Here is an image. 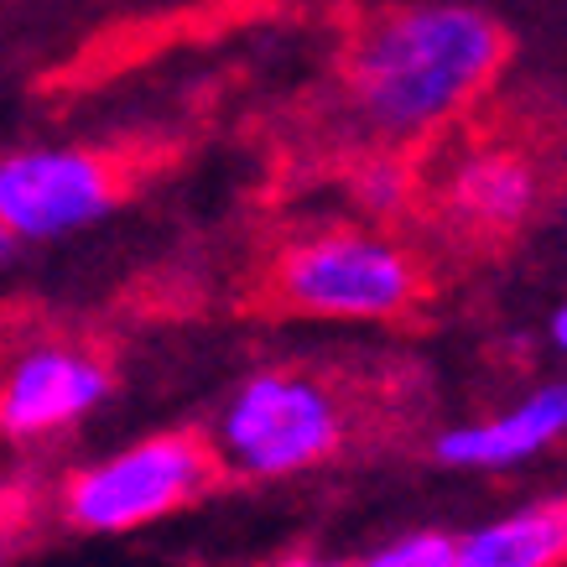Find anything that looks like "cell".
<instances>
[{
  "instance_id": "obj_14",
  "label": "cell",
  "mask_w": 567,
  "mask_h": 567,
  "mask_svg": "<svg viewBox=\"0 0 567 567\" xmlns=\"http://www.w3.org/2000/svg\"><path fill=\"white\" fill-rule=\"evenodd\" d=\"M281 567H339V563H281Z\"/></svg>"
},
{
  "instance_id": "obj_12",
  "label": "cell",
  "mask_w": 567,
  "mask_h": 567,
  "mask_svg": "<svg viewBox=\"0 0 567 567\" xmlns=\"http://www.w3.org/2000/svg\"><path fill=\"white\" fill-rule=\"evenodd\" d=\"M551 344H557V349L567 344V312H563V308L551 312Z\"/></svg>"
},
{
  "instance_id": "obj_9",
  "label": "cell",
  "mask_w": 567,
  "mask_h": 567,
  "mask_svg": "<svg viewBox=\"0 0 567 567\" xmlns=\"http://www.w3.org/2000/svg\"><path fill=\"white\" fill-rule=\"evenodd\" d=\"M453 204L480 224H520L536 204V177L520 156H474L453 183Z\"/></svg>"
},
{
  "instance_id": "obj_6",
  "label": "cell",
  "mask_w": 567,
  "mask_h": 567,
  "mask_svg": "<svg viewBox=\"0 0 567 567\" xmlns=\"http://www.w3.org/2000/svg\"><path fill=\"white\" fill-rule=\"evenodd\" d=\"M110 395V375L73 349H37L11 370L0 391V432L42 437L89 416Z\"/></svg>"
},
{
  "instance_id": "obj_7",
  "label": "cell",
  "mask_w": 567,
  "mask_h": 567,
  "mask_svg": "<svg viewBox=\"0 0 567 567\" xmlns=\"http://www.w3.org/2000/svg\"><path fill=\"white\" fill-rule=\"evenodd\" d=\"M567 427V391L547 385L532 401H520L516 412L495 416L484 427H458L437 437V458L458 468H511L536 458L542 447H551Z\"/></svg>"
},
{
  "instance_id": "obj_13",
  "label": "cell",
  "mask_w": 567,
  "mask_h": 567,
  "mask_svg": "<svg viewBox=\"0 0 567 567\" xmlns=\"http://www.w3.org/2000/svg\"><path fill=\"white\" fill-rule=\"evenodd\" d=\"M17 256V235H11V229H6V224H0V266H6V260Z\"/></svg>"
},
{
  "instance_id": "obj_8",
  "label": "cell",
  "mask_w": 567,
  "mask_h": 567,
  "mask_svg": "<svg viewBox=\"0 0 567 567\" xmlns=\"http://www.w3.org/2000/svg\"><path fill=\"white\" fill-rule=\"evenodd\" d=\"M567 551L563 505H526L516 516H499L468 536H453L458 567H557Z\"/></svg>"
},
{
  "instance_id": "obj_10",
  "label": "cell",
  "mask_w": 567,
  "mask_h": 567,
  "mask_svg": "<svg viewBox=\"0 0 567 567\" xmlns=\"http://www.w3.org/2000/svg\"><path fill=\"white\" fill-rule=\"evenodd\" d=\"M360 567H458V563H453V536L416 532V536L391 542V547L375 551V557H364Z\"/></svg>"
},
{
  "instance_id": "obj_4",
  "label": "cell",
  "mask_w": 567,
  "mask_h": 567,
  "mask_svg": "<svg viewBox=\"0 0 567 567\" xmlns=\"http://www.w3.org/2000/svg\"><path fill=\"white\" fill-rule=\"evenodd\" d=\"M281 292L323 318H391L412 302L416 281L401 250L360 235H333L287 256Z\"/></svg>"
},
{
  "instance_id": "obj_5",
  "label": "cell",
  "mask_w": 567,
  "mask_h": 567,
  "mask_svg": "<svg viewBox=\"0 0 567 567\" xmlns=\"http://www.w3.org/2000/svg\"><path fill=\"white\" fill-rule=\"evenodd\" d=\"M115 208V177L89 152H17L0 162V224L17 240H58Z\"/></svg>"
},
{
  "instance_id": "obj_1",
  "label": "cell",
  "mask_w": 567,
  "mask_h": 567,
  "mask_svg": "<svg viewBox=\"0 0 567 567\" xmlns=\"http://www.w3.org/2000/svg\"><path fill=\"white\" fill-rule=\"evenodd\" d=\"M505 37L468 6H422L380 27L354 58V100L380 131H427L495 73Z\"/></svg>"
},
{
  "instance_id": "obj_3",
  "label": "cell",
  "mask_w": 567,
  "mask_h": 567,
  "mask_svg": "<svg viewBox=\"0 0 567 567\" xmlns=\"http://www.w3.org/2000/svg\"><path fill=\"white\" fill-rule=\"evenodd\" d=\"M224 458L240 474H297L323 464L339 447V412L318 385L292 375H256L245 380L219 427Z\"/></svg>"
},
{
  "instance_id": "obj_11",
  "label": "cell",
  "mask_w": 567,
  "mask_h": 567,
  "mask_svg": "<svg viewBox=\"0 0 567 567\" xmlns=\"http://www.w3.org/2000/svg\"><path fill=\"white\" fill-rule=\"evenodd\" d=\"M360 204L375 208V214L395 208L401 204V173H395V167H370V173L360 177Z\"/></svg>"
},
{
  "instance_id": "obj_2",
  "label": "cell",
  "mask_w": 567,
  "mask_h": 567,
  "mask_svg": "<svg viewBox=\"0 0 567 567\" xmlns=\"http://www.w3.org/2000/svg\"><path fill=\"white\" fill-rule=\"evenodd\" d=\"M214 480V458L198 437L167 432L84 468L69 484V520L79 532H136L146 520L188 505Z\"/></svg>"
}]
</instances>
